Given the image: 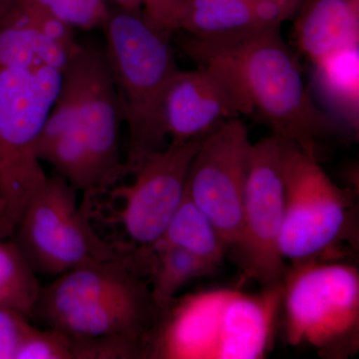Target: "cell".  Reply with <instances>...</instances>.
Wrapping results in <instances>:
<instances>
[{"label": "cell", "mask_w": 359, "mask_h": 359, "mask_svg": "<svg viewBox=\"0 0 359 359\" xmlns=\"http://www.w3.org/2000/svg\"><path fill=\"white\" fill-rule=\"evenodd\" d=\"M122 123L104 50L79 43L62 71L57 98L37 140V157L84 198L103 195L127 175Z\"/></svg>", "instance_id": "1"}, {"label": "cell", "mask_w": 359, "mask_h": 359, "mask_svg": "<svg viewBox=\"0 0 359 359\" xmlns=\"http://www.w3.org/2000/svg\"><path fill=\"white\" fill-rule=\"evenodd\" d=\"M233 1H238V0H184L180 13L184 9L199 8V7L217 6V4H229Z\"/></svg>", "instance_id": "26"}, {"label": "cell", "mask_w": 359, "mask_h": 359, "mask_svg": "<svg viewBox=\"0 0 359 359\" xmlns=\"http://www.w3.org/2000/svg\"><path fill=\"white\" fill-rule=\"evenodd\" d=\"M252 143L241 118L205 137L189 170L186 190L233 252L240 245L248 156Z\"/></svg>", "instance_id": "12"}, {"label": "cell", "mask_w": 359, "mask_h": 359, "mask_svg": "<svg viewBox=\"0 0 359 359\" xmlns=\"http://www.w3.org/2000/svg\"><path fill=\"white\" fill-rule=\"evenodd\" d=\"M196 39L224 40L250 34L261 29L255 14L254 0L184 9L179 14L176 32Z\"/></svg>", "instance_id": "19"}, {"label": "cell", "mask_w": 359, "mask_h": 359, "mask_svg": "<svg viewBox=\"0 0 359 359\" xmlns=\"http://www.w3.org/2000/svg\"><path fill=\"white\" fill-rule=\"evenodd\" d=\"M155 245L186 250L214 271L223 263L228 250L215 224L194 203L187 190L166 231Z\"/></svg>", "instance_id": "17"}, {"label": "cell", "mask_w": 359, "mask_h": 359, "mask_svg": "<svg viewBox=\"0 0 359 359\" xmlns=\"http://www.w3.org/2000/svg\"><path fill=\"white\" fill-rule=\"evenodd\" d=\"M72 28L93 30L102 27L111 11L106 0H30Z\"/></svg>", "instance_id": "21"}, {"label": "cell", "mask_w": 359, "mask_h": 359, "mask_svg": "<svg viewBox=\"0 0 359 359\" xmlns=\"http://www.w3.org/2000/svg\"><path fill=\"white\" fill-rule=\"evenodd\" d=\"M313 66L321 95L349 126L358 131L359 45L335 51Z\"/></svg>", "instance_id": "18"}, {"label": "cell", "mask_w": 359, "mask_h": 359, "mask_svg": "<svg viewBox=\"0 0 359 359\" xmlns=\"http://www.w3.org/2000/svg\"><path fill=\"white\" fill-rule=\"evenodd\" d=\"M285 140L271 134L252 144L242 205V233L236 254L245 276L264 287L283 280L280 252L285 208Z\"/></svg>", "instance_id": "11"}, {"label": "cell", "mask_w": 359, "mask_h": 359, "mask_svg": "<svg viewBox=\"0 0 359 359\" xmlns=\"http://www.w3.org/2000/svg\"><path fill=\"white\" fill-rule=\"evenodd\" d=\"M14 359H73L70 340L54 328L39 330L32 325Z\"/></svg>", "instance_id": "22"}, {"label": "cell", "mask_w": 359, "mask_h": 359, "mask_svg": "<svg viewBox=\"0 0 359 359\" xmlns=\"http://www.w3.org/2000/svg\"><path fill=\"white\" fill-rule=\"evenodd\" d=\"M294 18L295 42L313 65L359 45V0H304Z\"/></svg>", "instance_id": "15"}, {"label": "cell", "mask_w": 359, "mask_h": 359, "mask_svg": "<svg viewBox=\"0 0 359 359\" xmlns=\"http://www.w3.org/2000/svg\"><path fill=\"white\" fill-rule=\"evenodd\" d=\"M285 339L328 358L353 355L359 342V273L318 259L292 264L283 278Z\"/></svg>", "instance_id": "6"}, {"label": "cell", "mask_w": 359, "mask_h": 359, "mask_svg": "<svg viewBox=\"0 0 359 359\" xmlns=\"http://www.w3.org/2000/svg\"><path fill=\"white\" fill-rule=\"evenodd\" d=\"M197 69H180L168 86L163 103V125L169 142L202 139L224 123L252 115L238 78L212 61Z\"/></svg>", "instance_id": "13"}, {"label": "cell", "mask_w": 359, "mask_h": 359, "mask_svg": "<svg viewBox=\"0 0 359 359\" xmlns=\"http://www.w3.org/2000/svg\"><path fill=\"white\" fill-rule=\"evenodd\" d=\"M15 0H0V18L13 6Z\"/></svg>", "instance_id": "28"}, {"label": "cell", "mask_w": 359, "mask_h": 359, "mask_svg": "<svg viewBox=\"0 0 359 359\" xmlns=\"http://www.w3.org/2000/svg\"><path fill=\"white\" fill-rule=\"evenodd\" d=\"M143 276L120 257L84 264L41 287L32 316L71 340H130L145 358L161 313Z\"/></svg>", "instance_id": "4"}, {"label": "cell", "mask_w": 359, "mask_h": 359, "mask_svg": "<svg viewBox=\"0 0 359 359\" xmlns=\"http://www.w3.org/2000/svg\"><path fill=\"white\" fill-rule=\"evenodd\" d=\"M106 60L114 82L123 121L128 129L127 175L144 158L169 145L163 103L179 67L172 33L148 22L142 11L118 7L102 27Z\"/></svg>", "instance_id": "5"}, {"label": "cell", "mask_w": 359, "mask_h": 359, "mask_svg": "<svg viewBox=\"0 0 359 359\" xmlns=\"http://www.w3.org/2000/svg\"><path fill=\"white\" fill-rule=\"evenodd\" d=\"M196 63L212 61L226 66L238 78L256 115L276 136L304 148L335 130L334 120L311 98L299 62L280 29L264 30L235 39L182 41Z\"/></svg>", "instance_id": "3"}, {"label": "cell", "mask_w": 359, "mask_h": 359, "mask_svg": "<svg viewBox=\"0 0 359 359\" xmlns=\"http://www.w3.org/2000/svg\"><path fill=\"white\" fill-rule=\"evenodd\" d=\"M118 7L128 11H142L143 0H112Z\"/></svg>", "instance_id": "27"}, {"label": "cell", "mask_w": 359, "mask_h": 359, "mask_svg": "<svg viewBox=\"0 0 359 359\" xmlns=\"http://www.w3.org/2000/svg\"><path fill=\"white\" fill-rule=\"evenodd\" d=\"M76 192L62 176L52 175L16 224L15 244L36 275L57 278L84 264L119 257L78 205Z\"/></svg>", "instance_id": "9"}, {"label": "cell", "mask_w": 359, "mask_h": 359, "mask_svg": "<svg viewBox=\"0 0 359 359\" xmlns=\"http://www.w3.org/2000/svg\"><path fill=\"white\" fill-rule=\"evenodd\" d=\"M14 229L15 226L9 216L8 208L0 194V240H6L8 236L13 235Z\"/></svg>", "instance_id": "25"}, {"label": "cell", "mask_w": 359, "mask_h": 359, "mask_svg": "<svg viewBox=\"0 0 359 359\" xmlns=\"http://www.w3.org/2000/svg\"><path fill=\"white\" fill-rule=\"evenodd\" d=\"M285 218L280 252L292 264L318 259L348 236L353 197L327 176L316 149L285 140Z\"/></svg>", "instance_id": "8"}, {"label": "cell", "mask_w": 359, "mask_h": 359, "mask_svg": "<svg viewBox=\"0 0 359 359\" xmlns=\"http://www.w3.org/2000/svg\"><path fill=\"white\" fill-rule=\"evenodd\" d=\"M204 139L170 142L130 172L131 183L103 194L122 204L109 219L121 230L114 244L120 259L134 263L162 238L185 196L189 170Z\"/></svg>", "instance_id": "10"}, {"label": "cell", "mask_w": 359, "mask_h": 359, "mask_svg": "<svg viewBox=\"0 0 359 359\" xmlns=\"http://www.w3.org/2000/svg\"><path fill=\"white\" fill-rule=\"evenodd\" d=\"M32 327L25 313L0 306V359H14L18 347Z\"/></svg>", "instance_id": "23"}, {"label": "cell", "mask_w": 359, "mask_h": 359, "mask_svg": "<svg viewBox=\"0 0 359 359\" xmlns=\"http://www.w3.org/2000/svg\"><path fill=\"white\" fill-rule=\"evenodd\" d=\"M61 81L55 68L0 70V194L15 226L48 179L36 143Z\"/></svg>", "instance_id": "7"}, {"label": "cell", "mask_w": 359, "mask_h": 359, "mask_svg": "<svg viewBox=\"0 0 359 359\" xmlns=\"http://www.w3.org/2000/svg\"><path fill=\"white\" fill-rule=\"evenodd\" d=\"M282 301L283 282L259 294L218 289L176 299L149 335L145 358H264Z\"/></svg>", "instance_id": "2"}, {"label": "cell", "mask_w": 359, "mask_h": 359, "mask_svg": "<svg viewBox=\"0 0 359 359\" xmlns=\"http://www.w3.org/2000/svg\"><path fill=\"white\" fill-rule=\"evenodd\" d=\"M41 287L15 243L0 240V306L15 309L29 318Z\"/></svg>", "instance_id": "20"}, {"label": "cell", "mask_w": 359, "mask_h": 359, "mask_svg": "<svg viewBox=\"0 0 359 359\" xmlns=\"http://www.w3.org/2000/svg\"><path fill=\"white\" fill-rule=\"evenodd\" d=\"M74 28L30 0L0 18V70L51 67L62 72L78 42Z\"/></svg>", "instance_id": "14"}, {"label": "cell", "mask_w": 359, "mask_h": 359, "mask_svg": "<svg viewBox=\"0 0 359 359\" xmlns=\"http://www.w3.org/2000/svg\"><path fill=\"white\" fill-rule=\"evenodd\" d=\"M184 0H143L142 11L150 25L173 33L176 32L180 11Z\"/></svg>", "instance_id": "24"}, {"label": "cell", "mask_w": 359, "mask_h": 359, "mask_svg": "<svg viewBox=\"0 0 359 359\" xmlns=\"http://www.w3.org/2000/svg\"><path fill=\"white\" fill-rule=\"evenodd\" d=\"M144 269L153 302L161 314L170 308L187 283L214 273L186 250L165 245H155L147 250Z\"/></svg>", "instance_id": "16"}]
</instances>
